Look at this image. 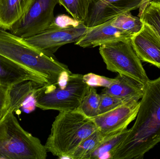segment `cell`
<instances>
[{
	"instance_id": "6da1fadb",
	"label": "cell",
	"mask_w": 160,
	"mask_h": 159,
	"mask_svg": "<svg viewBox=\"0 0 160 159\" xmlns=\"http://www.w3.org/2000/svg\"><path fill=\"white\" fill-rule=\"evenodd\" d=\"M136 121L112 159L143 158L160 143V76L145 85Z\"/></svg>"
},
{
	"instance_id": "7a4b0ae2",
	"label": "cell",
	"mask_w": 160,
	"mask_h": 159,
	"mask_svg": "<svg viewBox=\"0 0 160 159\" xmlns=\"http://www.w3.org/2000/svg\"><path fill=\"white\" fill-rule=\"evenodd\" d=\"M0 55L56 84L71 74L67 65L37 49L22 38L0 28Z\"/></svg>"
},
{
	"instance_id": "3957f363",
	"label": "cell",
	"mask_w": 160,
	"mask_h": 159,
	"mask_svg": "<svg viewBox=\"0 0 160 159\" xmlns=\"http://www.w3.org/2000/svg\"><path fill=\"white\" fill-rule=\"evenodd\" d=\"M97 130L93 121L78 110L60 112L52 125L45 147L54 156L68 158L82 142Z\"/></svg>"
},
{
	"instance_id": "277c9868",
	"label": "cell",
	"mask_w": 160,
	"mask_h": 159,
	"mask_svg": "<svg viewBox=\"0 0 160 159\" xmlns=\"http://www.w3.org/2000/svg\"><path fill=\"white\" fill-rule=\"evenodd\" d=\"M47 149L40 140L21 126L14 113L0 121V159H46Z\"/></svg>"
},
{
	"instance_id": "5b68a950",
	"label": "cell",
	"mask_w": 160,
	"mask_h": 159,
	"mask_svg": "<svg viewBox=\"0 0 160 159\" xmlns=\"http://www.w3.org/2000/svg\"><path fill=\"white\" fill-rule=\"evenodd\" d=\"M90 86L83 80V75L71 73L64 85L47 84L38 87L34 94L35 105L43 110L72 111L79 107Z\"/></svg>"
},
{
	"instance_id": "8992f818",
	"label": "cell",
	"mask_w": 160,
	"mask_h": 159,
	"mask_svg": "<svg viewBox=\"0 0 160 159\" xmlns=\"http://www.w3.org/2000/svg\"><path fill=\"white\" fill-rule=\"evenodd\" d=\"M99 50L107 70L131 77L144 85L149 81L130 40L103 45Z\"/></svg>"
},
{
	"instance_id": "52a82bcc",
	"label": "cell",
	"mask_w": 160,
	"mask_h": 159,
	"mask_svg": "<svg viewBox=\"0 0 160 159\" xmlns=\"http://www.w3.org/2000/svg\"><path fill=\"white\" fill-rule=\"evenodd\" d=\"M58 0H32L25 14L12 26L9 31L23 38L47 30L54 20Z\"/></svg>"
},
{
	"instance_id": "ba28073f",
	"label": "cell",
	"mask_w": 160,
	"mask_h": 159,
	"mask_svg": "<svg viewBox=\"0 0 160 159\" xmlns=\"http://www.w3.org/2000/svg\"><path fill=\"white\" fill-rule=\"evenodd\" d=\"M88 28L82 23L77 27L65 29H48L24 39L34 47L46 54L53 56L61 47L77 42L85 33Z\"/></svg>"
},
{
	"instance_id": "9c48e42d",
	"label": "cell",
	"mask_w": 160,
	"mask_h": 159,
	"mask_svg": "<svg viewBox=\"0 0 160 159\" xmlns=\"http://www.w3.org/2000/svg\"><path fill=\"white\" fill-rule=\"evenodd\" d=\"M140 105V101L132 100L90 119L104 136L114 135L127 129L136 118Z\"/></svg>"
},
{
	"instance_id": "30bf717a",
	"label": "cell",
	"mask_w": 160,
	"mask_h": 159,
	"mask_svg": "<svg viewBox=\"0 0 160 159\" xmlns=\"http://www.w3.org/2000/svg\"><path fill=\"white\" fill-rule=\"evenodd\" d=\"M151 0H121L113 2H104L93 0L89 7L87 18L84 24L93 27L110 20L126 12L140 8L142 12Z\"/></svg>"
},
{
	"instance_id": "8fae6325",
	"label": "cell",
	"mask_w": 160,
	"mask_h": 159,
	"mask_svg": "<svg viewBox=\"0 0 160 159\" xmlns=\"http://www.w3.org/2000/svg\"><path fill=\"white\" fill-rule=\"evenodd\" d=\"M112 19L88 28L83 36L75 43L81 47L94 48L122 41L130 40L132 35L112 25Z\"/></svg>"
},
{
	"instance_id": "7c38bea8",
	"label": "cell",
	"mask_w": 160,
	"mask_h": 159,
	"mask_svg": "<svg viewBox=\"0 0 160 159\" xmlns=\"http://www.w3.org/2000/svg\"><path fill=\"white\" fill-rule=\"evenodd\" d=\"M131 43L141 60L160 68V41L144 23L142 30L132 36Z\"/></svg>"
},
{
	"instance_id": "4fadbf2b",
	"label": "cell",
	"mask_w": 160,
	"mask_h": 159,
	"mask_svg": "<svg viewBox=\"0 0 160 159\" xmlns=\"http://www.w3.org/2000/svg\"><path fill=\"white\" fill-rule=\"evenodd\" d=\"M25 81H32L40 86L48 84L42 77L0 55V84L10 88Z\"/></svg>"
},
{
	"instance_id": "5bb4252c",
	"label": "cell",
	"mask_w": 160,
	"mask_h": 159,
	"mask_svg": "<svg viewBox=\"0 0 160 159\" xmlns=\"http://www.w3.org/2000/svg\"><path fill=\"white\" fill-rule=\"evenodd\" d=\"M145 85L123 75L118 74L109 87H104L102 94H108L124 100L139 101L144 93Z\"/></svg>"
},
{
	"instance_id": "9a60e30c",
	"label": "cell",
	"mask_w": 160,
	"mask_h": 159,
	"mask_svg": "<svg viewBox=\"0 0 160 159\" xmlns=\"http://www.w3.org/2000/svg\"><path fill=\"white\" fill-rule=\"evenodd\" d=\"M32 0H0V28L9 30L27 11Z\"/></svg>"
},
{
	"instance_id": "2e32d148",
	"label": "cell",
	"mask_w": 160,
	"mask_h": 159,
	"mask_svg": "<svg viewBox=\"0 0 160 159\" xmlns=\"http://www.w3.org/2000/svg\"><path fill=\"white\" fill-rule=\"evenodd\" d=\"M41 87L31 81H25L14 85L8 91V112L14 113L25 105L38 87Z\"/></svg>"
},
{
	"instance_id": "e0dca14e",
	"label": "cell",
	"mask_w": 160,
	"mask_h": 159,
	"mask_svg": "<svg viewBox=\"0 0 160 159\" xmlns=\"http://www.w3.org/2000/svg\"><path fill=\"white\" fill-rule=\"evenodd\" d=\"M129 132L126 129L116 134L106 136L102 143L86 159H112V155Z\"/></svg>"
},
{
	"instance_id": "ac0fdd59",
	"label": "cell",
	"mask_w": 160,
	"mask_h": 159,
	"mask_svg": "<svg viewBox=\"0 0 160 159\" xmlns=\"http://www.w3.org/2000/svg\"><path fill=\"white\" fill-rule=\"evenodd\" d=\"M139 16L143 23L150 28L160 41V0L150 2Z\"/></svg>"
},
{
	"instance_id": "d6986e66",
	"label": "cell",
	"mask_w": 160,
	"mask_h": 159,
	"mask_svg": "<svg viewBox=\"0 0 160 159\" xmlns=\"http://www.w3.org/2000/svg\"><path fill=\"white\" fill-rule=\"evenodd\" d=\"M105 138L106 136H104L97 129L82 142L68 158L86 159Z\"/></svg>"
},
{
	"instance_id": "ffe728a7",
	"label": "cell",
	"mask_w": 160,
	"mask_h": 159,
	"mask_svg": "<svg viewBox=\"0 0 160 159\" xmlns=\"http://www.w3.org/2000/svg\"><path fill=\"white\" fill-rule=\"evenodd\" d=\"M93 0H58L72 17L84 23L88 15L89 7Z\"/></svg>"
},
{
	"instance_id": "44dd1931",
	"label": "cell",
	"mask_w": 160,
	"mask_h": 159,
	"mask_svg": "<svg viewBox=\"0 0 160 159\" xmlns=\"http://www.w3.org/2000/svg\"><path fill=\"white\" fill-rule=\"evenodd\" d=\"M112 24L133 35L142 30L144 23L140 17L135 16L130 12H128L113 18Z\"/></svg>"
},
{
	"instance_id": "7402d4cb",
	"label": "cell",
	"mask_w": 160,
	"mask_h": 159,
	"mask_svg": "<svg viewBox=\"0 0 160 159\" xmlns=\"http://www.w3.org/2000/svg\"><path fill=\"white\" fill-rule=\"evenodd\" d=\"M100 100V94L97 93L95 87H90L77 110L86 117L93 118L99 115Z\"/></svg>"
},
{
	"instance_id": "603a6c76",
	"label": "cell",
	"mask_w": 160,
	"mask_h": 159,
	"mask_svg": "<svg viewBox=\"0 0 160 159\" xmlns=\"http://www.w3.org/2000/svg\"><path fill=\"white\" fill-rule=\"evenodd\" d=\"M106 94H100L99 115L104 114L130 101Z\"/></svg>"
},
{
	"instance_id": "cb8c5ba5",
	"label": "cell",
	"mask_w": 160,
	"mask_h": 159,
	"mask_svg": "<svg viewBox=\"0 0 160 159\" xmlns=\"http://www.w3.org/2000/svg\"><path fill=\"white\" fill-rule=\"evenodd\" d=\"M82 23L83 22H80L67 15H60L54 18L52 23L48 29H65L70 27H77Z\"/></svg>"
},
{
	"instance_id": "d4e9b609",
	"label": "cell",
	"mask_w": 160,
	"mask_h": 159,
	"mask_svg": "<svg viewBox=\"0 0 160 159\" xmlns=\"http://www.w3.org/2000/svg\"><path fill=\"white\" fill-rule=\"evenodd\" d=\"M83 80L90 87H107L114 81V78H108L93 73H88L83 75Z\"/></svg>"
},
{
	"instance_id": "484cf974",
	"label": "cell",
	"mask_w": 160,
	"mask_h": 159,
	"mask_svg": "<svg viewBox=\"0 0 160 159\" xmlns=\"http://www.w3.org/2000/svg\"><path fill=\"white\" fill-rule=\"evenodd\" d=\"M9 88L0 84V111L8 112Z\"/></svg>"
},
{
	"instance_id": "4316f807",
	"label": "cell",
	"mask_w": 160,
	"mask_h": 159,
	"mask_svg": "<svg viewBox=\"0 0 160 159\" xmlns=\"http://www.w3.org/2000/svg\"><path fill=\"white\" fill-rule=\"evenodd\" d=\"M7 112H5V111H0V121L6 115Z\"/></svg>"
}]
</instances>
